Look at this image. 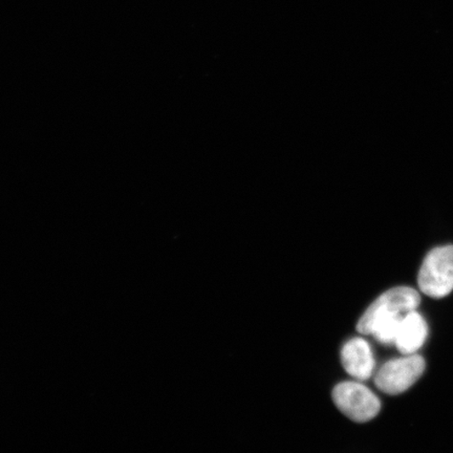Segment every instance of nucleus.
<instances>
[{
  "mask_svg": "<svg viewBox=\"0 0 453 453\" xmlns=\"http://www.w3.org/2000/svg\"><path fill=\"white\" fill-rule=\"evenodd\" d=\"M342 362L345 372L360 381L370 379L375 370V358L370 344L360 337L350 339L344 344Z\"/></svg>",
  "mask_w": 453,
  "mask_h": 453,
  "instance_id": "nucleus-5",
  "label": "nucleus"
},
{
  "mask_svg": "<svg viewBox=\"0 0 453 453\" xmlns=\"http://www.w3.org/2000/svg\"><path fill=\"white\" fill-rule=\"evenodd\" d=\"M418 285L429 297L449 296L453 291V246L435 248L426 255L418 272Z\"/></svg>",
  "mask_w": 453,
  "mask_h": 453,
  "instance_id": "nucleus-2",
  "label": "nucleus"
},
{
  "mask_svg": "<svg viewBox=\"0 0 453 453\" xmlns=\"http://www.w3.org/2000/svg\"><path fill=\"white\" fill-rule=\"evenodd\" d=\"M334 403L350 420L365 423L380 412L378 396L358 382H342L333 390Z\"/></svg>",
  "mask_w": 453,
  "mask_h": 453,
  "instance_id": "nucleus-3",
  "label": "nucleus"
},
{
  "mask_svg": "<svg viewBox=\"0 0 453 453\" xmlns=\"http://www.w3.org/2000/svg\"><path fill=\"white\" fill-rule=\"evenodd\" d=\"M426 367L422 356L406 355L387 362L377 372L376 387L388 395H400L421 378Z\"/></svg>",
  "mask_w": 453,
  "mask_h": 453,
  "instance_id": "nucleus-4",
  "label": "nucleus"
},
{
  "mask_svg": "<svg viewBox=\"0 0 453 453\" xmlns=\"http://www.w3.org/2000/svg\"><path fill=\"white\" fill-rule=\"evenodd\" d=\"M428 336V326L417 311L407 314L396 332L395 345L403 355L416 354L423 347Z\"/></svg>",
  "mask_w": 453,
  "mask_h": 453,
  "instance_id": "nucleus-6",
  "label": "nucleus"
},
{
  "mask_svg": "<svg viewBox=\"0 0 453 453\" xmlns=\"http://www.w3.org/2000/svg\"><path fill=\"white\" fill-rule=\"evenodd\" d=\"M421 303L420 294L410 287L390 288L375 300L362 315L357 331L372 335L379 342L395 344L401 321Z\"/></svg>",
  "mask_w": 453,
  "mask_h": 453,
  "instance_id": "nucleus-1",
  "label": "nucleus"
}]
</instances>
